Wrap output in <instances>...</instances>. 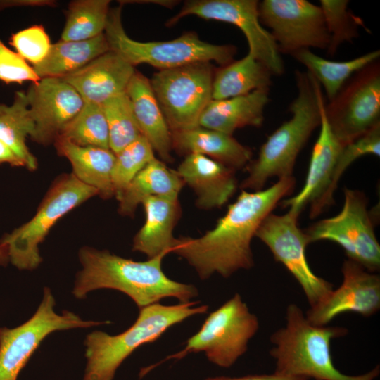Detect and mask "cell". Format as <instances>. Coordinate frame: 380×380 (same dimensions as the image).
<instances>
[{
	"instance_id": "obj_12",
	"label": "cell",
	"mask_w": 380,
	"mask_h": 380,
	"mask_svg": "<svg viewBox=\"0 0 380 380\" xmlns=\"http://www.w3.org/2000/svg\"><path fill=\"white\" fill-rule=\"evenodd\" d=\"M324 113L342 146L380 124L379 60L354 73L324 105Z\"/></svg>"
},
{
	"instance_id": "obj_13",
	"label": "cell",
	"mask_w": 380,
	"mask_h": 380,
	"mask_svg": "<svg viewBox=\"0 0 380 380\" xmlns=\"http://www.w3.org/2000/svg\"><path fill=\"white\" fill-rule=\"evenodd\" d=\"M299 215L288 211L269 214L258 229L255 236L264 243L274 260L285 266L300 286L310 308L322 302L334 289L333 284L313 272L305 249L310 243L298 224Z\"/></svg>"
},
{
	"instance_id": "obj_25",
	"label": "cell",
	"mask_w": 380,
	"mask_h": 380,
	"mask_svg": "<svg viewBox=\"0 0 380 380\" xmlns=\"http://www.w3.org/2000/svg\"><path fill=\"white\" fill-rule=\"evenodd\" d=\"M53 144L58 154L69 160L72 173L79 180L94 188L103 198L115 196L112 170L115 154L110 148L81 146L62 138Z\"/></svg>"
},
{
	"instance_id": "obj_21",
	"label": "cell",
	"mask_w": 380,
	"mask_h": 380,
	"mask_svg": "<svg viewBox=\"0 0 380 380\" xmlns=\"http://www.w3.org/2000/svg\"><path fill=\"white\" fill-rule=\"evenodd\" d=\"M141 204L145 222L133 239L132 250L145 254L148 259L172 253L177 241L173 230L182 212L179 198L150 196Z\"/></svg>"
},
{
	"instance_id": "obj_19",
	"label": "cell",
	"mask_w": 380,
	"mask_h": 380,
	"mask_svg": "<svg viewBox=\"0 0 380 380\" xmlns=\"http://www.w3.org/2000/svg\"><path fill=\"white\" fill-rule=\"evenodd\" d=\"M135 71L120 54L110 50L61 79L77 91L84 103L101 105L125 92Z\"/></svg>"
},
{
	"instance_id": "obj_27",
	"label": "cell",
	"mask_w": 380,
	"mask_h": 380,
	"mask_svg": "<svg viewBox=\"0 0 380 380\" xmlns=\"http://www.w3.org/2000/svg\"><path fill=\"white\" fill-rule=\"evenodd\" d=\"M110 51L104 33L84 41L51 44L46 58L33 68L40 78H63Z\"/></svg>"
},
{
	"instance_id": "obj_20",
	"label": "cell",
	"mask_w": 380,
	"mask_h": 380,
	"mask_svg": "<svg viewBox=\"0 0 380 380\" xmlns=\"http://www.w3.org/2000/svg\"><path fill=\"white\" fill-rule=\"evenodd\" d=\"M235 171L205 156L190 153L176 172L196 195V206L204 210L220 208L236 192Z\"/></svg>"
},
{
	"instance_id": "obj_39",
	"label": "cell",
	"mask_w": 380,
	"mask_h": 380,
	"mask_svg": "<svg viewBox=\"0 0 380 380\" xmlns=\"http://www.w3.org/2000/svg\"><path fill=\"white\" fill-rule=\"evenodd\" d=\"M203 380H308L303 378L299 377H291V376H284L277 374L275 373L269 374H252L246 375L242 376H215V377H208Z\"/></svg>"
},
{
	"instance_id": "obj_16",
	"label": "cell",
	"mask_w": 380,
	"mask_h": 380,
	"mask_svg": "<svg viewBox=\"0 0 380 380\" xmlns=\"http://www.w3.org/2000/svg\"><path fill=\"white\" fill-rule=\"evenodd\" d=\"M341 272V284L322 302L306 311L305 316L311 323L324 326L342 313L351 312L368 317L379 310V275L350 259L344 260Z\"/></svg>"
},
{
	"instance_id": "obj_15",
	"label": "cell",
	"mask_w": 380,
	"mask_h": 380,
	"mask_svg": "<svg viewBox=\"0 0 380 380\" xmlns=\"http://www.w3.org/2000/svg\"><path fill=\"white\" fill-rule=\"evenodd\" d=\"M258 12L280 53L291 55L310 48L327 50L329 34L319 6L306 0H264Z\"/></svg>"
},
{
	"instance_id": "obj_11",
	"label": "cell",
	"mask_w": 380,
	"mask_h": 380,
	"mask_svg": "<svg viewBox=\"0 0 380 380\" xmlns=\"http://www.w3.org/2000/svg\"><path fill=\"white\" fill-rule=\"evenodd\" d=\"M55 304L50 289L45 287L42 300L31 318L13 329L0 328V380H17L20 371L50 334L110 324V321L84 320L68 310L58 314L54 310Z\"/></svg>"
},
{
	"instance_id": "obj_30",
	"label": "cell",
	"mask_w": 380,
	"mask_h": 380,
	"mask_svg": "<svg viewBox=\"0 0 380 380\" xmlns=\"http://www.w3.org/2000/svg\"><path fill=\"white\" fill-rule=\"evenodd\" d=\"M34 122L26 92L16 91L13 102L0 103V139L23 162L30 171L37 168V160L26 144L34 131Z\"/></svg>"
},
{
	"instance_id": "obj_32",
	"label": "cell",
	"mask_w": 380,
	"mask_h": 380,
	"mask_svg": "<svg viewBox=\"0 0 380 380\" xmlns=\"http://www.w3.org/2000/svg\"><path fill=\"white\" fill-rule=\"evenodd\" d=\"M101 106L108 125L109 148L116 154L142 134L126 91Z\"/></svg>"
},
{
	"instance_id": "obj_3",
	"label": "cell",
	"mask_w": 380,
	"mask_h": 380,
	"mask_svg": "<svg viewBox=\"0 0 380 380\" xmlns=\"http://www.w3.org/2000/svg\"><path fill=\"white\" fill-rule=\"evenodd\" d=\"M348 330L340 326L311 323L296 303L286 309L284 325L270 338V355L275 364L274 373L308 380H375L380 365L359 375H348L338 369L331 353V341L345 336Z\"/></svg>"
},
{
	"instance_id": "obj_9",
	"label": "cell",
	"mask_w": 380,
	"mask_h": 380,
	"mask_svg": "<svg viewBox=\"0 0 380 380\" xmlns=\"http://www.w3.org/2000/svg\"><path fill=\"white\" fill-rule=\"evenodd\" d=\"M215 70L210 62L159 70L150 84L171 131L198 126L203 111L212 100Z\"/></svg>"
},
{
	"instance_id": "obj_34",
	"label": "cell",
	"mask_w": 380,
	"mask_h": 380,
	"mask_svg": "<svg viewBox=\"0 0 380 380\" xmlns=\"http://www.w3.org/2000/svg\"><path fill=\"white\" fill-rule=\"evenodd\" d=\"M326 26L329 34V45L326 51L333 56L344 42H352L359 36L358 27L364 25L362 20L348 10L347 0H320Z\"/></svg>"
},
{
	"instance_id": "obj_28",
	"label": "cell",
	"mask_w": 380,
	"mask_h": 380,
	"mask_svg": "<svg viewBox=\"0 0 380 380\" xmlns=\"http://www.w3.org/2000/svg\"><path fill=\"white\" fill-rule=\"evenodd\" d=\"M272 75L267 67L248 53L243 58L215 70L212 99H225L259 89H270Z\"/></svg>"
},
{
	"instance_id": "obj_1",
	"label": "cell",
	"mask_w": 380,
	"mask_h": 380,
	"mask_svg": "<svg viewBox=\"0 0 380 380\" xmlns=\"http://www.w3.org/2000/svg\"><path fill=\"white\" fill-rule=\"evenodd\" d=\"M293 177L265 189L242 190L215 226L200 237L177 239L172 253L185 259L204 280L214 273L224 278L254 265L252 239L264 219L295 187Z\"/></svg>"
},
{
	"instance_id": "obj_10",
	"label": "cell",
	"mask_w": 380,
	"mask_h": 380,
	"mask_svg": "<svg viewBox=\"0 0 380 380\" xmlns=\"http://www.w3.org/2000/svg\"><path fill=\"white\" fill-rule=\"evenodd\" d=\"M343 194L344 203L338 214L316 222L304 232L310 243L333 241L343 249L348 259L376 273L380 270V245L366 195L348 188L343 189Z\"/></svg>"
},
{
	"instance_id": "obj_18",
	"label": "cell",
	"mask_w": 380,
	"mask_h": 380,
	"mask_svg": "<svg viewBox=\"0 0 380 380\" xmlns=\"http://www.w3.org/2000/svg\"><path fill=\"white\" fill-rule=\"evenodd\" d=\"M319 104L320 131L312 148L304 185L297 194L281 200L279 203L298 215L310 205L309 216L311 219L331 206L328 192L334 168L343 146L334 135L327 122L323 94L320 96Z\"/></svg>"
},
{
	"instance_id": "obj_8",
	"label": "cell",
	"mask_w": 380,
	"mask_h": 380,
	"mask_svg": "<svg viewBox=\"0 0 380 380\" xmlns=\"http://www.w3.org/2000/svg\"><path fill=\"white\" fill-rule=\"evenodd\" d=\"M97 191L72 173L58 178L43 198L35 215L26 223L4 235L9 261L18 269L33 270L42 262L39 246L53 225L65 215L91 197Z\"/></svg>"
},
{
	"instance_id": "obj_23",
	"label": "cell",
	"mask_w": 380,
	"mask_h": 380,
	"mask_svg": "<svg viewBox=\"0 0 380 380\" xmlns=\"http://www.w3.org/2000/svg\"><path fill=\"white\" fill-rule=\"evenodd\" d=\"M141 134L165 162H172L171 131L155 96L150 80L135 71L126 89Z\"/></svg>"
},
{
	"instance_id": "obj_40",
	"label": "cell",
	"mask_w": 380,
	"mask_h": 380,
	"mask_svg": "<svg viewBox=\"0 0 380 380\" xmlns=\"http://www.w3.org/2000/svg\"><path fill=\"white\" fill-rule=\"evenodd\" d=\"M8 163L13 167H23V162L0 139V164Z\"/></svg>"
},
{
	"instance_id": "obj_7",
	"label": "cell",
	"mask_w": 380,
	"mask_h": 380,
	"mask_svg": "<svg viewBox=\"0 0 380 380\" xmlns=\"http://www.w3.org/2000/svg\"><path fill=\"white\" fill-rule=\"evenodd\" d=\"M259 320L251 312L239 293L211 312L199 331L189 338L180 351L142 368L140 378L165 361L181 360L192 353L204 352L215 365L229 368L248 350L249 341L259 329Z\"/></svg>"
},
{
	"instance_id": "obj_36",
	"label": "cell",
	"mask_w": 380,
	"mask_h": 380,
	"mask_svg": "<svg viewBox=\"0 0 380 380\" xmlns=\"http://www.w3.org/2000/svg\"><path fill=\"white\" fill-rule=\"evenodd\" d=\"M365 155L380 156V124L343 146L334 168L328 192L331 203H334V194L343 172L357 159Z\"/></svg>"
},
{
	"instance_id": "obj_22",
	"label": "cell",
	"mask_w": 380,
	"mask_h": 380,
	"mask_svg": "<svg viewBox=\"0 0 380 380\" xmlns=\"http://www.w3.org/2000/svg\"><path fill=\"white\" fill-rule=\"evenodd\" d=\"M270 89L225 99H212L203 111L198 126L232 135L245 127H260L264 110L270 101Z\"/></svg>"
},
{
	"instance_id": "obj_5",
	"label": "cell",
	"mask_w": 380,
	"mask_h": 380,
	"mask_svg": "<svg viewBox=\"0 0 380 380\" xmlns=\"http://www.w3.org/2000/svg\"><path fill=\"white\" fill-rule=\"evenodd\" d=\"M195 303H157L140 308L134 323L120 334L101 331L89 334L84 343L87 365L82 380H113L118 368L136 349L156 341L173 325L208 311V305L194 307Z\"/></svg>"
},
{
	"instance_id": "obj_24",
	"label": "cell",
	"mask_w": 380,
	"mask_h": 380,
	"mask_svg": "<svg viewBox=\"0 0 380 380\" xmlns=\"http://www.w3.org/2000/svg\"><path fill=\"white\" fill-rule=\"evenodd\" d=\"M171 134L172 149L182 153L201 154L234 170L246 167L251 160V150L232 135L200 126Z\"/></svg>"
},
{
	"instance_id": "obj_2",
	"label": "cell",
	"mask_w": 380,
	"mask_h": 380,
	"mask_svg": "<svg viewBox=\"0 0 380 380\" xmlns=\"http://www.w3.org/2000/svg\"><path fill=\"white\" fill-rule=\"evenodd\" d=\"M166 255L146 261H134L106 250L84 246L79 251L82 270L77 274L72 293L85 298L97 289H110L127 295L140 309L159 303L165 298H175L189 303L198 296L196 287L170 279L162 269Z\"/></svg>"
},
{
	"instance_id": "obj_31",
	"label": "cell",
	"mask_w": 380,
	"mask_h": 380,
	"mask_svg": "<svg viewBox=\"0 0 380 380\" xmlns=\"http://www.w3.org/2000/svg\"><path fill=\"white\" fill-rule=\"evenodd\" d=\"M108 0H77L70 2L61 41H84L104 33Z\"/></svg>"
},
{
	"instance_id": "obj_6",
	"label": "cell",
	"mask_w": 380,
	"mask_h": 380,
	"mask_svg": "<svg viewBox=\"0 0 380 380\" xmlns=\"http://www.w3.org/2000/svg\"><path fill=\"white\" fill-rule=\"evenodd\" d=\"M121 13V6L110 8L104 34L110 50L117 52L134 67L144 63L166 70L210 61L223 66L234 61L236 46L203 41L195 32H185L170 41H136L125 32Z\"/></svg>"
},
{
	"instance_id": "obj_17",
	"label": "cell",
	"mask_w": 380,
	"mask_h": 380,
	"mask_svg": "<svg viewBox=\"0 0 380 380\" xmlns=\"http://www.w3.org/2000/svg\"><path fill=\"white\" fill-rule=\"evenodd\" d=\"M26 95L34 125L30 138L42 145L54 143L84 104L77 91L61 78H41L32 83Z\"/></svg>"
},
{
	"instance_id": "obj_38",
	"label": "cell",
	"mask_w": 380,
	"mask_h": 380,
	"mask_svg": "<svg viewBox=\"0 0 380 380\" xmlns=\"http://www.w3.org/2000/svg\"><path fill=\"white\" fill-rule=\"evenodd\" d=\"M41 78L33 66L17 52L8 48L0 39V80L6 83H18L29 81L37 82Z\"/></svg>"
},
{
	"instance_id": "obj_4",
	"label": "cell",
	"mask_w": 380,
	"mask_h": 380,
	"mask_svg": "<svg viewBox=\"0 0 380 380\" xmlns=\"http://www.w3.org/2000/svg\"><path fill=\"white\" fill-rule=\"evenodd\" d=\"M297 95L289 111L291 117L274 131L261 146L258 157L247 165L242 190L263 189L270 178L293 177L296 158L313 131L320 125L322 88L307 71L295 72Z\"/></svg>"
},
{
	"instance_id": "obj_26",
	"label": "cell",
	"mask_w": 380,
	"mask_h": 380,
	"mask_svg": "<svg viewBox=\"0 0 380 380\" xmlns=\"http://www.w3.org/2000/svg\"><path fill=\"white\" fill-rule=\"evenodd\" d=\"M184 183L176 170L156 158L133 178L116 198L121 215L132 216L137 206L150 196L178 198Z\"/></svg>"
},
{
	"instance_id": "obj_29",
	"label": "cell",
	"mask_w": 380,
	"mask_h": 380,
	"mask_svg": "<svg viewBox=\"0 0 380 380\" xmlns=\"http://www.w3.org/2000/svg\"><path fill=\"white\" fill-rule=\"evenodd\" d=\"M303 65L324 89L328 101L340 91L356 72L379 59L380 51L374 50L346 61H334L314 53L310 49H300L291 55Z\"/></svg>"
},
{
	"instance_id": "obj_37",
	"label": "cell",
	"mask_w": 380,
	"mask_h": 380,
	"mask_svg": "<svg viewBox=\"0 0 380 380\" xmlns=\"http://www.w3.org/2000/svg\"><path fill=\"white\" fill-rule=\"evenodd\" d=\"M10 44L27 62L36 65L47 56L51 46L42 25H33L13 34Z\"/></svg>"
},
{
	"instance_id": "obj_35",
	"label": "cell",
	"mask_w": 380,
	"mask_h": 380,
	"mask_svg": "<svg viewBox=\"0 0 380 380\" xmlns=\"http://www.w3.org/2000/svg\"><path fill=\"white\" fill-rule=\"evenodd\" d=\"M154 158V151L143 135L116 153L112 170L115 196L120 195L138 172Z\"/></svg>"
},
{
	"instance_id": "obj_14",
	"label": "cell",
	"mask_w": 380,
	"mask_h": 380,
	"mask_svg": "<svg viewBox=\"0 0 380 380\" xmlns=\"http://www.w3.org/2000/svg\"><path fill=\"white\" fill-rule=\"evenodd\" d=\"M258 5L256 0H189L167 21L166 26L173 25L187 15L232 24L245 35L248 53L272 75H281L284 64L272 34L260 21Z\"/></svg>"
},
{
	"instance_id": "obj_33",
	"label": "cell",
	"mask_w": 380,
	"mask_h": 380,
	"mask_svg": "<svg viewBox=\"0 0 380 380\" xmlns=\"http://www.w3.org/2000/svg\"><path fill=\"white\" fill-rule=\"evenodd\" d=\"M58 138L81 146L109 148L108 125L102 106L84 103Z\"/></svg>"
},
{
	"instance_id": "obj_41",
	"label": "cell",
	"mask_w": 380,
	"mask_h": 380,
	"mask_svg": "<svg viewBox=\"0 0 380 380\" xmlns=\"http://www.w3.org/2000/svg\"><path fill=\"white\" fill-rule=\"evenodd\" d=\"M9 261L7 245L0 243V265H6Z\"/></svg>"
}]
</instances>
